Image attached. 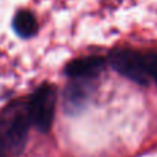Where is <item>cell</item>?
<instances>
[{
	"label": "cell",
	"mask_w": 157,
	"mask_h": 157,
	"mask_svg": "<svg viewBox=\"0 0 157 157\" xmlns=\"http://www.w3.org/2000/svg\"><path fill=\"white\" fill-rule=\"evenodd\" d=\"M55 102H57V92L50 84L39 87L28 102L30 124H33L41 132H47L51 128Z\"/></svg>",
	"instance_id": "cell-2"
},
{
	"label": "cell",
	"mask_w": 157,
	"mask_h": 157,
	"mask_svg": "<svg viewBox=\"0 0 157 157\" xmlns=\"http://www.w3.org/2000/svg\"><path fill=\"white\" fill-rule=\"evenodd\" d=\"M109 62L117 71L130 80L146 86L149 83V72L146 66V57L127 48H117L109 55Z\"/></svg>",
	"instance_id": "cell-3"
},
{
	"label": "cell",
	"mask_w": 157,
	"mask_h": 157,
	"mask_svg": "<svg viewBox=\"0 0 157 157\" xmlns=\"http://www.w3.org/2000/svg\"><path fill=\"white\" fill-rule=\"evenodd\" d=\"M13 26H14V30L17 32V35L25 39L32 37L37 32V21H36L35 15L26 10L19 11L14 17Z\"/></svg>",
	"instance_id": "cell-6"
},
{
	"label": "cell",
	"mask_w": 157,
	"mask_h": 157,
	"mask_svg": "<svg viewBox=\"0 0 157 157\" xmlns=\"http://www.w3.org/2000/svg\"><path fill=\"white\" fill-rule=\"evenodd\" d=\"M105 68V58L99 55H88L75 59L66 66L65 73L75 80H92Z\"/></svg>",
	"instance_id": "cell-4"
},
{
	"label": "cell",
	"mask_w": 157,
	"mask_h": 157,
	"mask_svg": "<svg viewBox=\"0 0 157 157\" xmlns=\"http://www.w3.org/2000/svg\"><path fill=\"white\" fill-rule=\"evenodd\" d=\"M91 94V80H76L65 92L66 108H81Z\"/></svg>",
	"instance_id": "cell-5"
},
{
	"label": "cell",
	"mask_w": 157,
	"mask_h": 157,
	"mask_svg": "<svg viewBox=\"0 0 157 157\" xmlns=\"http://www.w3.org/2000/svg\"><path fill=\"white\" fill-rule=\"evenodd\" d=\"M30 117L28 102L15 101L0 113V145L4 150L17 155L22 152L28 139Z\"/></svg>",
	"instance_id": "cell-1"
},
{
	"label": "cell",
	"mask_w": 157,
	"mask_h": 157,
	"mask_svg": "<svg viewBox=\"0 0 157 157\" xmlns=\"http://www.w3.org/2000/svg\"><path fill=\"white\" fill-rule=\"evenodd\" d=\"M146 66L149 72V77L155 80L157 86V54H150L146 57Z\"/></svg>",
	"instance_id": "cell-7"
}]
</instances>
